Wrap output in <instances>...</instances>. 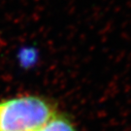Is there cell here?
Returning a JSON list of instances; mask_svg holds the SVG:
<instances>
[{"label": "cell", "mask_w": 131, "mask_h": 131, "mask_svg": "<svg viewBox=\"0 0 131 131\" xmlns=\"http://www.w3.org/2000/svg\"><path fill=\"white\" fill-rule=\"evenodd\" d=\"M35 131H76L74 124L65 116L56 114Z\"/></svg>", "instance_id": "7a4b0ae2"}, {"label": "cell", "mask_w": 131, "mask_h": 131, "mask_svg": "<svg viewBox=\"0 0 131 131\" xmlns=\"http://www.w3.org/2000/svg\"><path fill=\"white\" fill-rule=\"evenodd\" d=\"M54 106L37 95L0 100V131H35L56 115Z\"/></svg>", "instance_id": "6da1fadb"}]
</instances>
